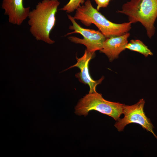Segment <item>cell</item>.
Instances as JSON below:
<instances>
[{
	"mask_svg": "<svg viewBox=\"0 0 157 157\" xmlns=\"http://www.w3.org/2000/svg\"><path fill=\"white\" fill-rule=\"evenodd\" d=\"M76 10L73 17L75 20H80L87 26L93 24L106 38L124 35L131 28L129 22L117 24L110 21L93 7L90 0H86Z\"/></svg>",
	"mask_w": 157,
	"mask_h": 157,
	"instance_id": "2",
	"label": "cell"
},
{
	"mask_svg": "<svg viewBox=\"0 0 157 157\" xmlns=\"http://www.w3.org/2000/svg\"><path fill=\"white\" fill-rule=\"evenodd\" d=\"M130 35L128 32L119 36L106 38L100 52L106 55L110 62L118 58L120 53L125 50Z\"/></svg>",
	"mask_w": 157,
	"mask_h": 157,
	"instance_id": "9",
	"label": "cell"
},
{
	"mask_svg": "<svg viewBox=\"0 0 157 157\" xmlns=\"http://www.w3.org/2000/svg\"><path fill=\"white\" fill-rule=\"evenodd\" d=\"M60 4L58 0H42L30 11L28 17L29 30L37 40L50 44L55 42L50 34L56 24V15Z\"/></svg>",
	"mask_w": 157,
	"mask_h": 157,
	"instance_id": "1",
	"label": "cell"
},
{
	"mask_svg": "<svg viewBox=\"0 0 157 157\" xmlns=\"http://www.w3.org/2000/svg\"><path fill=\"white\" fill-rule=\"evenodd\" d=\"M67 16L72 23L69 29L73 31L67 33L66 35L78 33L83 37L82 39H80L74 36H69L68 38L70 41L84 45L86 48L85 50L92 53H95L96 51L102 49L103 43L106 38L100 31L83 28L77 23L73 17L68 14Z\"/></svg>",
	"mask_w": 157,
	"mask_h": 157,
	"instance_id": "5",
	"label": "cell"
},
{
	"mask_svg": "<svg viewBox=\"0 0 157 157\" xmlns=\"http://www.w3.org/2000/svg\"><path fill=\"white\" fill-rule=\"evenodd\" d=\"M145 103L144 100L142 99L132 105L124 104L122 112L124 117L119 119L114 125L119 131H123L125 127L129 124L136 123L140 125L144 129L151 132L157 139L153 130L154 126L144 112Z\"/></svg>",
	"mask_w": 157,
	"mask_h": 157,
	"instance_id": "6",
	"label": "cell"
},
{
	"mask_svg": "<svg viewBox=\"0 0 157 157\" xmlns=\"http://www.w3.org/2000/svg\"><path fill=\"white\" fill-rule=\"evenodd\" d=\"M94 56L95 53L89 52L85 50L84 54L82 57L80 58L76 57L77 60L76 64L64 70L65 71L72 67H78L80 69V72L75 74V77L78 78L80 82L89 86L90 90L89 93L97 92L96 87L101 83L104 79V77L102 76L100 79L95 81L93 80L90 76L88 69L89 63Z\"/></svg>",
	"mask_w": 157,
	"mask_h": 157,
	"instance_id": "7",
	"label": "cell"
},
{
	"mask_svg": "<svg viewBox=\"0 0 157 157\" xmlns=\"http://www.w3.org/2000/svg\"><path fill=\"white\" fill-rule=\"evenodd\" d=\"M117 12L127 15L131 24L140 22L149 38L154 36V24L157 18V0H130Z\"/></svg>",
	"mask_w": 157,
	"mask_h": 157,
	"instance_id": "3",
	"label": "cell"
},
{
	"mask_svg": "<svg viewBox=\"0 0 157 157\" xmlns=\"http://www.w3.org/2000/svg\"><path fill=\"white\" fill-rule=\"evenodd\" d=\"M1 7L9 22L18 26L28 17L30 11L29 7L24 6L23 0H2Z\"/></svg>",
	"mask_w": 157,
	"mask_h": 157,
	"instance_id": "8",
	"label": "cell"
},
{
	"mask_svg": "<svg viewBox=\"0 0 157 157\" xmlns=\"http://www.w3.org/2000/svg\"><path fill=\"white\" fill-rule=\"evenodd\" d=\"M97 4V9L99 11L101 8L106 7L109 4L110 1L112 0H93Z\"/></svg>",
	"mask_w": 157,
	"mask_h": 157,
	"instance_id": "12",
	"label": "cell"
},
{
	"mask_svg": "<svg viewBox=\"0 0 157 157\" xmlns=\"http://www.w3.org/2000/svg\"><path fill=\"white\" fill-rule=\"evenodd\" d=\"M85 2V0H69L60 10L65 11L68 13H71L83 5Z\"/></svg>",
	"mask_w": 157,
	"mask_h": 157,
	"instance_id": "11",
	"label": "cell"
},
{
	"mask_svg": "<svg viewBox=\"0 0 157 157\" xmlns=\"http://www.w3.org/2000/svg\"><path fill=\"white\" fill-rule=\"evenodd\" d=\"M124 104L105 99L97 92L89 93L80 99L75 108V113L87 116L92 110L97 111L112 117L116 121L123 113Z\"/></svg>",
	"mask_w": 157,
	"mask_h": 157,
	"instance_id": "4",
	"label": "cell"
},
{
	"mask_svg": "<svg viewBox=\"0 0 157 157\" xmlns=\"http://www.w3.org/2000/svg\"><path fill=\"white\" fill-rule=\"evenodd\" d=\"M126 49L137 52L145 57L153 54L151 51L141 41L138 39L131 40L126 46Z\"/></svg>",
	"mask_w": 157,
	"mask_h": 157,
	"instance_id": "10",
	"label": "cell"
}]
</instances>
